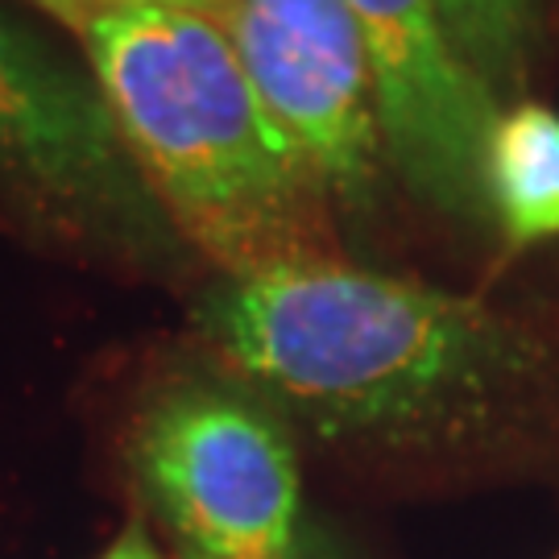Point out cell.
Listing matches in <instances>:
<instances>
[{
	"label": "cell",
	"instance_id": "1",
	"mask_svg": "<svg viewBox=\"0 0 559 559\" xmlns=\"http://www.w3.org/2000/svg\"><path fill=\"white\" fill-rule=\"evenodd\" d=\"M195 336L295 440L365 468L477 473L559 443L547 323L336 253L216 274Z\"/></svg>",
	"mask_w": 559,
	"mask_h": 559
},
{
	"label": "cell",
	"instance_id": "2",
	"mask_svg": "<svg viewBox=\"0 0 559 559\" xmlns=\"http://www.w3.org/2000/svg\"><path fill=\"white\" fill-rule=\"evenodd\" d=\"M80 38L129 158L191 253L228 278L332 258V200L224 25L104 4Z\"/></svg>",
	"mask_w": 559,
	"mask_h": 559
},
{
	"label": "cell",
	"instance_id": "3",
	"mask_svg": "<svg viewBox=\"0 0 559 559\" xmlns=\"http://www.w3.org/2000/svg\"><path fill=\"white\" fill-rule=\"evenodd\" d=\"M0 212L38 240L129 274L191 253L129 158L100 83L0 9Z\"/></svg>",
	"mask_w": 559,
	"mask_h": 559
},
{
	"label": "cell",
	"instance_id": "4",
	"mask_svg": "<svg viewBox=\"0 0 559 559\" xmlns=\"http://www.w3.org/2000/svg\"><path fill=\"white\" fill-rule=\"evenodd\" d=\"M129 473L179 556L307 559L299 440L221 365L162 378L129 423Z\"/></svg>",
	"mask_w": 559,
	"mask_h": 559
},
{
	"label": "cell",
	"instance_id": "5",
	"mask_svg": "<svg viewBox=\"0 0 559 559\" xmlns=\"http://www.w3.org/2000/svg\"><path fill=\"white\" fill-rule=\"evenodd\" d=\"M228 38L332 207L369 216L390 162L378 75L353 9L344 0H233Z\"/></svg>",
	"mask_w": 559,
	"mask_h": 559
},
{
	"label": "cell",
	"instance_id": "6",
	"mask_svg": "<svg viewBox=\"0 0 559 559\" xmlns=\"http://www.w3.org/2000/svg\"><path fill=\"white\" fill-rule=\"evenodd\" d=\"M344 4L353 9L373 59L390 170L415 200L468 233L493 228L485 200V145L501 104L456 55L440 0Z\"/></svg>",
	"mask_w": 559,
	"mask_h": 559
},
{
	"label": "cell",
	"instance_id": "7",
	"mask_svg": "<svg viewBox=\"0 0 559 559\" xmlns=\"http://www.w3.org/2000/svg\"><path fill=\"white\" fill-rule=\"evenodd\" d=\"M485 200L506 249L559 237V112L539 100L501 104L485 145Z\"/></svg>",
	"mask_w": 559,
	"mask_h": 559
},
{
	"label": "cell",
	"instance_id": "8",
	"mask_svg": "<svg viewBox=\"0 0 559 559\" xmlns=\"http://www.w3.org/2000/svg\"><path fill=\"white\" fill-rule=\"evenodd\" d=\"M448 38L498 104L522 100L539 55V0H440Z\"/></svg>",
	"mask_w": 559,
	"mask_h": 559
},
{
	"label": "cell",
	"instance_id": "9",
	"mask_svg": "<svg viewBox=\"0 0 559 559\" xmlns=\"http://www.w3.org/2000/svg\"><path fill=\"white\" fill-rule=\"evenodd\" d=\"M104 4H133V9H166V13H191V17H207L228 29L233 17V0H104Z\"/></svg>",
	"mask_w": 559,
	"mask_h": 559
},
{
	"label": "cell",
	"instance_id": "10",
	"mask_svg": "<svg viewBox=\"0 0 559 559\" xmlns=\"http://www.w3.org/2000/svg\"><path fill=\"white\" fill-rule=\"evenodd\" d=\"M100 559H170V556H162V547L154 543V535L145 531V522L133 519L117 539L104 547Z\"/></svg>",
	"mask_w": 559,
	"mask_h": 559
},
{
	"label": "cell",
	"instance_id": "11",
	"mask_svg": "<svg viewBox=\"0 0 559 559\" xmlns=\"http://www.w3.org/2000/svg\"><path fill=\"white\" fill-rule=\"evenodd\" d=\"M34 4L55 21H62V25H71L75 34H83V25L104 9V0H34Z\"/></svg>",
	"mask_w": 559,
	"mask_h": 559
},
{
	"label": "cell",
	"instance_id": "12",
	"mask_svg": "<svg viewBox=\"0 0 559 559\" xmlns=\"http://www.w3.org/2000/svg\"><path fill=\"white\" fill-rule=\"evenodd\" d=\"M179 559H195V556H179ZM307 559H332V551H328V547H320V551H311Z\"/></svg>",
	"mask_w": 559,
	"mask_h": 559
}]
</instances>
